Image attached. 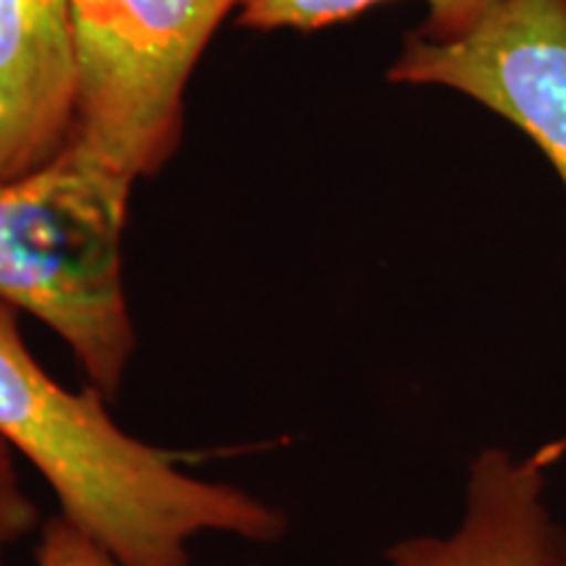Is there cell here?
Wrapping results in <instances>:
<instances>
[{
	"label": "cell",
	"mask_w": 566,
	"mask_h": 566,
	"mask_svg": "<svg viewBox=\"0 0 566 566\" xmlns=\"http://www.w3.org/2000/svg\"><path fill=\"white\" fill-rule=\"evenodd\" d=\"M0 436L40 472L61 514L126 566H192V543L231 535L275 543L279 509L229 483L197 478L179 457L126 433L97 391L61 386L0 302Z\"/></svg>",
	"instance_id": "cell-1"
},
{
	"label": "cell",
	"mask_w": 566,
	"mask_h": 566,
	"mask_svg": "<svg viewBox=\"0 0 566 566\" xmlns=\"http://www.w3.org/2000/svg\"><path fill=\"white\" fill-rule=\"evenodd\" d=\"M134 179L76 137L30 174L0 181V302L63 338L105 401L137 349L124 283Z\"/></svg>",
	"instance_id": "cell-2"
},
{
	"label": "cell",
	"mask_w": 566,
	"mask_h": 566,
	"mask_svg": "<svg viewBox=\"0 0 566 566\" xmlns=\"http://www.w3.org/2000/svg\"><path fill=\"white\" fill-rule=\"evenodd\" d=\"M242 0H69L74 137L134 181L171 160L184 97Z\"/></svg>",
	"instance_id": "cell-3"
},
{
	"label": "cell",
	"mask_w": 566,
	"mask_h": 566,
	"mask_svg": "<svg viewBox=\"0 0 566 566\" xmlns=\"http://www.w3.org/2000/svg\"><path fill=\"white\" fill-rule=\"evenodd\" d=\"M388 80L483 105L535 142L566 189V0H501L451 42L415 32Z\"/></svg>",
	"instance_id": "cell-4"
},
{
	"label": "cell",
	"mask_w": 566,
	"mask_h": 566,
	"mask_svg": "<svg viewBox=\"0 0 566 566\" xmlns=\"http://www.w3.org/2000/svg\"><path fill=\"white\" fill-rule=\"evenodd\" d=\"M546 493V454L485 449L467 472L459 525L399 541L386 566H566Z\"/></svg>",
	"instance_id": "cell-5"
},
{
	"label": "cell",
	"mask_w": 566,
	"mask_h": 566,
	"mask_svg": "<svg viewBox=\"0 0 566 566\" xmlns=\"http://www.w3.org/2000/svg\"><path fill=\"white\" fill-rule=\"evenodd\" d=\"M74 118L69 0H0V181L55 158Z\"/></svg>",
	"instance_id": "cell-6"
},
{
	"label": "cell",
	"mask_w": 566,
	"mask_h": 566,
	"mask_svg": "<svg viewBox=\"0 0 566 566\" xmlns=\"http://www.w3.org/2000/svg\"><path fill=\"white\" fill-rule=\"evenodd\" d=\"M388 0H242L239 19L250 30H321L357 19ZM428 6L420 38L451 42L470 34L501 0H422Z\"/></svg>",
	"instance_id": "cell-7"
},
{
	"label": "cell",
	"mask_w": 566,
	"mask_h": 566,
	"mask_svg": "<svg viewBox=\"0 0 566 566\" xmlns=\"http://www.w3.org/2000/svg\"><path fill=\"white\" fill-rule=\"evenodd\" d=\"M38 566H126L111 554L108 548L101 546L95 537L76 527L74 522L59 514L55 520L45 522L40 533L38 554H34Z\"/></svg>",
	"instance_id": "cell-8"
},
{
	"label": "cell",
	"mask_w": 566,
	"mask_h": 566,
	"mask_svg": "<svg viewBox=\"0 0 566 566\" xmlns=\"http://www.w3.org/2000/svg\"><path fill=\"white\" fill-rule=\"evenodd\" d=\"M40 527V512L24 491L17 449L0 436V562L3 551Z\"/></svg>",
	"instance_id": "cell-9"
},
{
	"label": "cell",
	"mask_w": 566,
	"mask_h": 566,
	"mask_svg": "<svg viewBox=\"0 0 566 566\" xmlns=\"http://www.w3.org/2000/svg\"><path fill=\"white\" fill-rule=\"evenodd\" d=\"M564 564H566V537H564Z\"/></svg>",
	"instance_id": "cell-10"
},
{
	"label": "cell",
	"mask_w": 566,
	"mask_h": 566,
	"mask_svg": "<svg viewBox=\"0 0 566 566\" xmlns=\"http://www.w3.org/2000/svg\"><path fill=\"white\" fill-rule=\"evenodd\" d=\"M0 566H3V562H0Z\"/></svg>",
	"instance_id": "cell-11"
}]
</instances>
